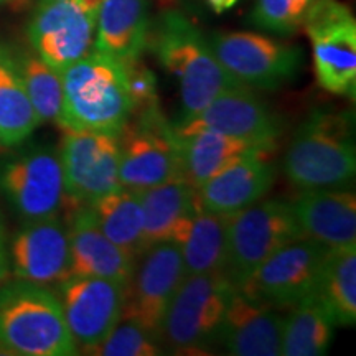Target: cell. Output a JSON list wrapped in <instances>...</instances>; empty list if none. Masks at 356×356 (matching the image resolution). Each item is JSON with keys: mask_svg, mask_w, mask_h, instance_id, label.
Returning a JSON list of instances; mask_svg holds the SVG:
<instances>
[{"mask_svg": "<svg viewBox=\"0 0 356 356\" xmlns=\"http://www.w3.org/2000/svg\"><path fill=\"white\" fill-rule=\"evenodd\" d=\"M173 145L180 168V178L198 188L231 163L249 155H270L274 150L249 144L225 134L198 129L181 131L173 127Z\"/></svg>", "mask_w": 356, "mask_h": 356, "instance_id": "44dd1931", "label": "cell"}, {"mask_svg": "<svg viewBox=\"0 0 356 356\" xmlns=\"http://www.w3.org/2000/svg\"><path fill=\"white\" fill-rule=\"evenodd\" d=\"M92 355L101 356H159L163 355L160 341L149 335L139 323L121 318Z\"/></svg>", "mask_w": 356, "mask_h": 356, "instance_id": "4dcf8cb0", "label": "cell"}, {"mask_svg": "<svg viewBox=\"0 0 356 356\" xmlns=\"http://www.w3.org/2000/svg\"><path fill=\"white\" fill-rule=\"evenodd\" d=\"M327 249L305 236L296 239L261 262L238 289L261 305L291 309L315 292Z\"/></svg>", "mask_w": 356, "mask_h": 356, "instance_id": "8fae6325", "label": "cell"}, {"mask_svg": "<svg viewBox=\"0 0 356 356\" xmlns=\"http://www.w3.org/2000/svg\"><path fill=\"white\" fill-rule=\"evenodd\" d=\"M282 325L284 317L275 309L252 302L236 287L218 341L229 355L279 356L282 355Z\"/></svg>", "mask_w": 356, "mask_h": 356, "instance_id": "ffe728a7", "label": "cell"}, {"mask_svg": "<svg viewBox=\"0 0 356 356\" xmlns=\"http://www.w3.org/2000/svg\"><path fill=\"white\" fill-rule=\"evenodd\" d=\"M312 2H314V0H293V3H296L297 10H299L302 15H304V12L307 10V7H309Z\"/></svg>", "mask_w": 356, "mask_h": 356, "instance_id": "d590c367", "label": "cell"}, {"mask_svg": "<svg viewBox=\"0 0 356 356\" xmlns=\"http://www.w3.org/2000/svg\"><path fill=\"white\" fill-rule=\"evenodd\" d=\"M149 0H101L95 50L124 65L139 63L149 42Z\"/></svg>", "mask_w": 356, "mask_h": 356, "instance_id": "603a6c76", "label": "cell"}, {"mask_svg": "<svg viewBox=\"0 0 356 356\" xmlns=\"http://www.w3.org/2000/svg\"><path fill=\"white\" fill-rule=\"evenodd\" d=\"M56 296L78 348L92 355L122 318L126 286L102 277L70 275L58 282Z\"/></svg>", "mask_w": 356, "mask_h": 356, "instance_id": "5bb4252c", "label": "cell"}, {"mask_svg": "<svg viewBox=\"0 0 356 356\" xmlns=\"http://www.w3.org/2000/svg\"><path fill=\"white\" fill-rule=\"evenodd\" d=\"M207 3L213 12L222 13L226 10H231L238 3V0H207Z\"/></svg>", "mask_w": 356, "mask_h": 356, "instance_id": "836d02e7", "label": "cell"}, {"mask_svg": "<svg viewBox=\"0 0 356 356\" xmlns=\"http://www.w3.org/2000/svg\"><path fill=\"white\" fill-rule=\"evenodd\" d=\"M312 42L320 88L338 96L356 95V20L340 0H314L302 17Z\"/></svg>", "mask_w": 356, "mask_h": 356, "instance_id": "ba28073f", "label": "cell"}, {"mask_svg": "<svg viewBox=\"0 0 356 356\" xmlns=\"http://www.w3.org/2000/svg\"><path fill=\"white\" fill-rule=\"evenodd\" d=\"M61 2H74V3H79V6L95 8V10H97V8H99L101 0H61Z\"/></svg>", "mask_w": 356, "mask_h": 356, "instance_id": "e575fe53", "label": "cell"}, {"mask_svg": "<svg viewBox=\"0 0 356 356\" xmlns=\"http://www.w3.org/2000/svg\"><path fill=\"white\" fill-rule=\"evenodd\" d=\"M65 198L73 204L122 188L119 180V137L102 132L65 131L60 147Z\"/></svg>", "mask_w": 356, "mask_h": 356, "instance_id": "4fadbf2b", "label": "cell"}, {"mask_svg": "<svg viewBox=\"0 0 356 356\" xmlns=\"http://www.w3.org/2000/svg\"><path fill=\"white\" fill-rule=\"evenodd\" d=\"M13 3H15V6H25L26 2H29V0H12Z\"/></svg>", "mask_w": 356, "mask_h": 356, "instance_id": "74e56055", "label": "cell"}, {"mask_svg": "<svg viewBox=\"0 0 356 356\" xmlns=\"http://www.w3.org/2000/svg\"><path fill=\"white\" fill-rule=\"evenodd\" d=\"M275 177L277 168L269 155H249L195 188L197 208L231 215L261 202L274 186Z\"/></svg>", "mask_w": 356, "mask_h": 356, "instance_id": "d6986e66", "label": "cell"}, {"mask_svg": "<svg viewBox=\"0 0 356 356\" xmlns=\"http://www.w3.org/2000/svg\"><path fill=\"white\" fill-rule=\"evenodd\" d=\"M63 101L56 124L63 131L119 136L136 109L131 65L92 48L61 71Z\"/></svg>", "mask_w": 356, "mask_h": 356, "instance_id": "6da1fadb", "label": "cell"}, {"mask_svg": "<svg viewBox=\"0 0 356 356\" xmlns=\"http://www.w3.org/2000/svg\"><path fill=\"white\" fill-rule=\"evenodd\" d=\"M12 277L10 261H8L7 249H0V287Z\"/></svg>", "mask_w": 356, "mask_h": 356, "instance_id": "d6a6232c", "label": "cell"}, {"mask_svg": "<svg viewBox=\"0 0 356 356\" xmlns=\"http://www.w3.org/2000/svg\"><path fill=\"white\" fill-rule=\"evenodd\" d=\"M315 293L341 327L356 322V244L327 249Z\"/></svg>", "mask_w": 356, "mask_h": 356, "instance_id": "83f0119b", "label": "cell"}, {"mask_svg": "<svg viewBox=\"0 0 356 356\" xmlns=\"http://www.w3.org/2000/svg\"><path fill=\"white\" fill-rule=\"evenodd\" d=\"M0 345L22 356L79 353L56 293L22 279L0 287Z\"/></svg>", "mask_w": 356, "mask_h": 356, "instance_id": "277c9868", "label": "cell"}, {"mask_svg": "<svg viewBox=\"0 0 356 356\" xmlns=\"http://www.w3.org/2000/svg\"><path fill=\"white\" fill-rule=\"evenodd\" d=\"M147 48L177 78L184 108L181 119L198 114L221 92L243 86L222 68L202 30L178 10L160 13L150 25Z\"/></svg>", "mask_w": 356, "mask_h": 356, "instance_id": "7a4b0ae2", "label": "cell"}, {"mask_svg": "<svg viewBox=\"0 0 356 356\" xmlns=\"http://www.w3.org/2000/svg\"><path fill=\"white\" fill-rule=\"evenodd\" d=\"M302 17L293 0H256L249 22L264 32L292 35L300 29Z\"/></svg>", "mask_w": 356, "mask_h": 356, "instance_id": "1f68e13d", "label": "cell"}, {"mask_svg": "<svg viewBox=\"0 0 356 356\" xmlns=\"http://www.w3.org/2000/svg\"><path fill=\"white\" fill-rule=\"evenodd\" d=\"M234 289L225 273L185 275L163 317L160 341L175 353L210 348Z\"/></svg>", "mask_w": 356, "mask_h": 356, "instance_id": "5b68a950", "label": "cell"}, {"mask_svg": "<svg viewBox=\"0 0 356 356\" xmlns=\"http://www.w3.org/2000/svg\"><path fill=\"white\" fill-rule=\"evenodd\" d=\"M17 66L40 122H56L63 101V83L60 71L44 63L37 53H26L17 60Z\"/></svg>", "mask_w": 356, "mask_h": 356, "instance_id": "f546056e", "label": "cell"}, {"mask_svg": "<svg viewBox=\"0 0 356 356\" xmlns=\"http://www.w3.org/2000/svg\"><path fill=\"white\" fill-rule=\"evenodd\" d=\"M304 238L292 203L274 198L231 213L228 218V256L225 274L236 287L261 262L286 244Z\"/></svg>", "mask_w": 356, "mask_h": 356, "instance_id": "52a82bcc", "label": "cell"}, {"mask_svg": "<svg viewBox=\"0 0 356 356\" xmlns=\"http://www.w3.org/2000/svg\"><path fill=\"white\" fill-rule=\"evenodd\" d=\"M66 229L71 275L102 277L127 286L136 261L102 233L89 204H73Z\"/></svg>", "mask_w": 356, "mask_h": 356, "instance_id": "ac0fdd59", "label": "cell"}, {"mask_svg": "<svg viewBox=\"0 0 356 356\" xmlns=\"http://www.w3.org/2000/svg\"><path fill=\"white\" fill-rule=\"evenodd\" d=\"M96 15L95 8L74 2L40 0L26 33L35 53L61 73L91 50Z\"/></svg>", "mask_w": 356, "mask_h": 356, "instance_id": "9a60e30c", "label": "cell"}, {"mask_svg": "<svg viewBox=\"0 0 356 356\" xmlns=\"http://www.w3.org/2000/svg\"><path fill=\"white\" fill-rule=\"evenodd\" d=\"M144 213L147 246L170 239L172 229L181 218L197 210L195 188L184 178H173L150 188L137 191Z\"/></svg>", "mask_w": 356, "mask_h": 356, "instance_id": "f1b7e54d", "label": "cell"}, {"mask_svg": "<svg viewBox=\"0 0 356 356\" xmlns=\"http://www.w3.org/2000/svg\"><path fill=\"white\" fill-rule=\"evenodd\" d=\"M7 2H12V0H0V6H3V3H7Z\"/></svg>", "mask_w": 356, "mask_h": 356, "instance_id": "f35d334b", "label": "cell"}, {"mask_svg": "<svg viewBox=\"0 0 356 356\" xmlns=\"http://www.w3.org/2000/svg\"><path fill=\"white\" fill-rule=\"evenodd\" d=\"M40 124L37 111L25 91L17 60L0 47V145L24 144Z\"/></svg>", "mask_w": 356, "mask_h": 356, "instance_id": "4316f807", "label": "cell"}, {"mask_svg": "<svg viewBox=\"0 0 356 356\" xmlns=\"http://www.w3.org/2000/svg\"><path fill=\"white\" fill-rule=\"evenodd\" d=\"M185 275L180 249L172 239L150 244L134 264L122 318L139 323L160 341L163 317Z\"/></svg>", "mask_w": 356, "mask_h": 356, "instance_id": "7c38bea8", "label": "cell"}, {"mask_svg": "<svg viewBox=\"0 0 356 356\" xmlns=\"http://www.w3.org/2000/svg\"><path fill=\"white\" fill-rule=\"evenodd\" d=\"M228 218L197 208L177 222L170 239L180 249L186 275L225 273Z\"/></svg>", "mask_w": 356, "mask_h": 356, "instance_id": "cb8c5ba5", "label": "cell"}, {"mask_svg": "<svg viewBox=\"0 0 356 356\" xmlns=\"http://www.w3.org/2000/svg\"><path fill=\"white\" fill-rule=\"evenodd\" d=\"M291 309L282 325V355L320 356L327 353L337 323L323 300L312 292Z\"/></svg>", "mask_w": 356, "mask_h": 356, "instance_id": "d4e9b609", "label": "cell"}, {"mask_svg": "<svg viewBox=\"0 0 356 356\" xmlns=\"http://www.w3.org/2000/svg\"><path fill=\"white\" fill-rule=\"evenodd\" d=\"M220 63L236 81L257 91H275L300 73L304 51L252 32H216L210 38Z\"/></svg>", "mask_w": 356, "mask_h": 356, "instance_id": "30bf717a", "label": "cell"}, {"mask_svg": "<svg viewBox=\"0 0 356 356\" xmlns=\"http://www.w3.org/2000/svg\"><path fill=\"white\" fill-rule=\"evenodd\" d=\"M118 137L119 180L124 188L140 191L180 178L173 126L163 118L155 95L137 102Z\"/></svg>", "mask_w": 356, "mask_h": 356, "instance_id": "8992f818", "label": "cell"}, {"mask_svg": "<svg viewBox=\"0 0 356 356\" xmlns=\"http://www.w3.org/2000/svg\"><path fill=\"white\" fill-rule=\"evenodd\" d=\"M173 127L181 131L208 129L249 144L275 150L282 136V119L256 95L254 89L239 86L216 96L207 108Z\"/></svg>", "mask_w": 356, "mask_h": 356, "instance_id": "2e32d148", "label": "cell"}, {"mask_svg": "<svg viewBox=\"0 0 356 356\" xmlns=\"http://www.w3.org/2000/svg\"><path fill=\"white\" fill-rule=\"evenodd\" d=\"M89 207L95 211L102 233L134 261L149 248L144 238V213L137 191L122 186L95 200Z\"/></svg>", "mask_w": 356, "mask_h": 356, "instance_id": "484cf974", "label": "cell"}, {"mask_svg": "<svg viewBox=\"0 0 356 356\" xmlns=\"http://www.w3.org/2000/svg\"><path fill=\"white\" fill-rule=\"evenodd\" d=\"M0 193L24 221L58 216L65 202L60 154L30 144L0 160Z\"/></svg>", "mask_w": 356, "mask_h": 356, "instance_id": "9c48e42d", "label": "cell"}, {"mask_svg": "<svg viewBox=\"0 0 356 356\" xmlns=\"http://www.w3.org/2000/svg\"><path fill=\"white\" fill-rule=\"evenodd\" d=\"M353 115L312 111L293 132L284 155V173L300 191L345 190L355 184Z\"/></svg>", "mask_w": 356, "mask_h": 356, "instance_id": "3957f363", "label": "cell"}, {"mask_svg": "<svg viewBox=\"0 0 356 356\" xmlns=\"http://www.w3.org/2000/svg\"><path fill=\"white\" fill-rule=\"evenodd\" d=\"M0 249H7L6 248V226H3L2 216H0Z\"/></svg>", "mask_w": 356, "mask_h": 356, "instance_id": "8d00e7d4", "label": "cell"}, {"mask_svg": "<svg viewBox=\"0 0 356 356\" xmlns=\"http://www.w3.org/2000/svg\"><path fill=\"white\" fill-rule=\"evenodd\" d=\"M302 233L325 248L356 244V195L345 190L300 191L293 200Z\"/></svg>", "mask_w": 356, "mask_h": 356, "instance_id": "7402d4cb", "label": "cell"}, {"mask_svg": "<svg viewBox=\"0 0 356 356\" xmlns=\"http://www.w3.org/2000/svg\"><path fill=\"white\" fill-rule=\"evenodd\" d=\"M7 252L15 279L50 286L71 275L68 229L58 216L25 221Z\"/></svg>", "mask_w": 356, "mask_h": 356, "instance_id": "e0dca14e", "label": "cell"}]
</instances>
